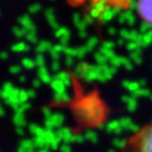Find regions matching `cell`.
I'll list each match as a JSON object with an SVG mask.
<instances>
[{"mask_svg":"<svg viewBox=\"0 0 152 152\" xmlns=\"http://www.w3.org/2000/svg\"><path fill=\"white\" fill-rule=\"evenodd\" d=\"M136 9L142 22L152 27V0H137Z\"/></svg>","mask_w":152,"mask_h":152,"instance_id":"obj_2","label":"cell"},{"mask_svg":"<svg viewBox=\"0 0 152 152\" xmlns=\"http://www.w3.org/2000/svg\"><path fill=\"white\" fill-rule=\"evenodd\" d=\"M120 152H152V122L131 134L124 141Z\"/></svg>","mask_w":152,"mask_h":152,"instance_id":"obj_1","label":"cell"}]
</instances>
